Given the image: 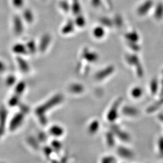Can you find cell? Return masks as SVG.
I'll return each instance as SVG.
<instances>
[{
    "mask_svg": "<svg viewBox=\"0 0 163 163\" xmlns=\"http://www.w3.org/2000/svg\"><path fill=\"white\" fill-rule=\"evenodd\" d=\"M122 102V99H119L117 101H116L113 106H112L111 110L109 111L108 115V120L110 121H114L117 117V112H118V108L120 106L121 103Z\"/></svg>",
    "mask_w": 163,
    "mask_h": 163,
    "instance_id": "6da1fadb",
    "label": "cell"
},
{
    "mask_svg": "<svg viewBox=\"0 0 163 163\" xmlns=\"http://www.w3.org/2000/svg\"><path fill=\"white\" fill-rule=\"evenodd\" d=\"M112 130L119 137V138L122 139V140L125 142H128L130 138L129 135L126 132L122 131L118 126H114L112 127Z\"/></svg>",
    "mask_w": 163,
    "mask_h": 163,
    "instance_id": "7a4b0ae2",
    "label": "cell"
},
{
    "mask_svg": "<svg viewBox=\"0 0 163 163\" xmlns=\"http://www.w3.org/2000/svg\"><path fill=\"white\" fill-rule=\"evenodd\" d=\"M13 26H14V32L19 35L22 32V22L19 16H15L13 20Z\"/></svg>",
    "mask_w": 163,
    "mask_h": 163,
    "instance_id": "3957f363",
    "label": "cell"
},
{
    "mask_svg": "<svg viewBox=\"0 0 163 163\" xmlns=\"http://www.w3.org/2000/svg\"><path fill=\"white\" fill-rule=\"evenodd\" d=\"M117 152L119 155L124 158L129 159V158H132L133 156V154L131 150L124 147H120L118 149Z\"/></svg>",
    "mask_w": 163,
    "mask_h": 163,
    "instance_id": "277c9868",
    "label": "cell"
},
{
    "mask_svg": "<svg viewBox=\"0 0 163 163\" xmlns=\"http://www.w3.org/2000/svg\"><path fill=\"white\" fill-rule=\"evenodd\" d=\"M123 114L128 116H136L138 114V110L131 106H125L122 109Z\"/></svg>",
    "mask_w": 163,
    "mask_h": 163,
    "instance_id": "5b68a950",
    "label": "cell"
},
{
    "mask_svg": "<svg viewBox=\"0 0 163 163\" xmlns=\"http://www.w3.org/2000/svg\"><path fill=\"white\" fill-rule=\"evenodd\" d=\"M50 42V37L49 35H45L42 38V40L40 43V49L41 50L44 51L46 47H47L49 44Z\"/></svg>",
    "mask_w": 163,
    "mask_h": 163,
    "instance_id": "8992f818",
    "label": "cell"
},
{
    "mask_svg": "<svg viewBox=\"0 0 163 163\" xmlns=\"http://www.w3.org/2000/svg\"><path fill=\"white\" fill-rule=\"evenodd\" d=\"M142 94H143V91L142 88L139 87L134 88L131 91L132 96L135 99L140 97L142 96Z\"/></svg>",
    "mask_w": 163,
    "mask_h": 163,
    "instance_id": "52a82bcc",
    "label": "cell"
},
{
    "mask_svg": "<svg viewBox=\"0 0 163 163\" xmlns=\"http://www.w3.org/2000/svg\"><path fill=\"white\" fill-rule=\"evenodd\" d=\"M13 51L18 54H25L26 52V48L24 45L18 44L15 45L13 47Z\"/></svg>",
    "mask_w": 163,
    "mask_h": 163,
    "instance_id": "ba28073f",
    "label": "cell"
},
{
    "mask_svg": "<svg viewBox=\"0 0 163 163\" xmlns=\"http://www.w3.org/2000/svg\"><path fill=\"white\" fill-rule=\"evenodd\" d=\"M163 105V99L160 100L159 101L156 102L155 104H153V105L150 106L147 110L148 112L151 113L153 112L154 111H155L156 109H158L159 108H160L162 105Z\"/></svg>",
    "mask_w": 163,
    "mask_h": 163,
    "instance_id": "9c48e42d",
    "label": "cell"
},
{
    "mask_svg": "<svg viewBox=\"0 0 163 163\" xmlns=\"http://www.w3.org/2000/svg\"><path fill=\"white\" fill-rule=\"evenodd\" d=\"M24 18L27 21V22H32L33 20V15L31 11L29 10H26L24 13Z\"/></svg>",
    "mask_w": 163,
    "mask_h": 163,
    "instance_id": "30bf717a",
    "label": "cell"
},
{
    "mask_svg": "<svg viewBox=\"0 0 163 163\" xmlns=\"http://www.w3.org/2000/svg\"><path fill=\"white\" fill-rule=\"evenodd\" d=\"M73 24H71V23H68V24H66L64 27H63V32L65 33H70V32H72V31L73 30Z\"/></svg>",
    "mask_w": 163,
    "mask_h": 163,
    "instance_id": "8fae6325",
    "label": "cell"
},
{
    "mask_svg": "<svg viewBox=\"0 0 163 163\" xmlns=\"http://www.w3.org/2000/svg\"><path fill=\"white\" fill-rule=\"evenodd\" d=\"M73 3H73V7H72L73 12L74 13L77 14V13H79L80 9V5H79L78 0H74Z\"/></svg>",
    "mask_w": 163,
    "mask_h": 163,
    "instance_id": "7c38bea8",
    "label": "cell"
},
{
    "mask_svg": "<svg viewBox=\"0 0 163 163\" xmlns=\"http://www.w3.org/2000/svg\"><path fill=\"white\" fill-rule=\"evenodd\" d=\"M13 5L16 8H20L24 4V0H12Z\"/></svg>",
    "mask_w": 163,
    "mask_h": 163,
    "instance_id": "4fadbf2b",
    "label": "cell"
},
{
    "mask_svg": "<svg viewBox=\"0 0 163 163\" xmlns=\"http://www.w3.org/2000/svg\"><path fill=\"white\" fill-rule=\"evenodd\" d=\"M157 88H158L157 82L156 80H153L152 82L151 85H150V90H151V92H152V94H154L156 92Z\"/></svg>",
    "mask_w": 163,
    "mask_h": 163,
    "instance_id": "5bb4252c",
    "label": "cell"
},
{
    "mask_svg": "<svg viewBox=\"0 0 163 163\" xmlns=\"http://www.w3.org/2000/svg\"><path fill=\"white\" fill-rule=\"evenodd\" d=\"M18 62L21 65H20V67L23 69H27V67H28V65H27V62L25 61V60L24 59H21L20 58H18Z\"/></svg>",
    "mask_w": 163,
    "mask_h": 163,
    "instance_id": "9a60e30c",
    "label": "cell"
},
{
    "mask_svg": "<svg viewBox=\"0 0 163 163\" xmlns=\"http://www.w3.org/2000/svg\"><path fill=\"white\" fill-rule=\"evenodd\" d=\"M76 24L80 27L83 26L85 24L84 18L83 16H81V17H79V18H77V20L76 21Z\"/></svg>",
    "mask_w": 163,
    "mask_h": 163,
    "instance_id": "2e32d148",
    "label": "cell"
},
{
    "mask_svg": "<svg viewBox=\"0 0 163 163\" xmlns=\"http://www.w3.org/2000/svg\"><path fill=\"white\" fill-rule=\"evenodd\" d=\"M94 34L96 37H101L103 34V30L99 28L95 29L94 30Z\"/></svg>",
    "mask_w": 163,
    "mask_h": 163,
    "instance_id": "e0dca14e",
    "label": "cell"
},
{
    "mask_svg": "<svg viewBox=\"0 0 163 163\" xmlns=\"http://www.w3.org/2000/svg\"><path fill=\"white\" fill-rule=\"evenodd\" d=\"M107 141H108V143L110 145V146H112L114 144V139L113 138V136L112 134H109L107 136Z\"/></svg>",
    "mask_w": 163,
    "mask_h": 163,
    "instance_id": "ac0fdd59",
    "label": "cell"
},
{
    "mask_svg": "<svg viewBox=\"0 0 163 163\" xmlns=\"http://www.w3.org/2000/svg\"><path fill=\"white\" fill-rule=\"evenodd\" d=\"M158 148L159 152L161 153L163 152V136L161 137L158 140Z\"/></svg>",
    "mask_w": 163,
    "mask_h": 163,
    "instance_id": "d6986e66",
    "label": "cell"
},
{
    "mask_svg": "<svg viewBox=\"0 0 163 163\" xmlns=\"http://www.w3.org/2000/svg\"><path fill=\"white\" fill-rule=\"evenodd\" d=\"M66 6H69L68 4L66 3V2H65V1L61 2L60 7H61V8L63 10H64V11H68V9L66 7H65Z\"/></svg>",
    "mask_w": 163,
    "mask_h": 163,
    "instance_id": "ffe728a7",
    "label": "cell"
},
{
    "mask_svg": "<svg viewBox=\"0 0 163 163\" xmlns=\"http://www.w3.org/2000/svg\"><path fill=\"white\" fill-rule=\"evenodd\" d=\"M114 161V159L113 158H105L103 161V163H112Z\"/></svg>",
    "mask_w": 163,
    "mask_h": 163,
    "instance_id": "44dd1931",
    "label": "cell"
},
{
    "mask_svg": "<svg viewBox=\"0 0 163 163\" xmlns=\"http://www.w3.org/2000/svg\"><path fill=\"white\" fill-rule=\"evenodd\" d=\"M4 68V66L3 63L1 62H0V71H1L2 69H3Z\"/></svg>",
    "mask_w": 163,
    "mask_h": 163,
    "instance_id": "7402d4cb",
    "label": "cell"
},
{
    "mask_svg": "<svg viewBox=\"0 0 163 163\" xmlns=\"http://www.w3.org/2000/svg\"><path fill=\"white\" fill-rule=\"evenodd\" d=\"M159 119L163 122V114L159 115Z\"/></svg>",
    "mask_w": 163,
    "mask_h": 163,
    "instance_id": "603a6c76",
    "label": "cell"
},
{
    "mask_svg": "<svg viewBox=\"0 0 163 163\" xmlns=\"http://www.w3.org/2000/svg\"><path fill=\"white\" fill-rule=\"evenodd\" d=\"M161 157H162V158H163V152H161Z\"/></svg>",
    "mask_w": 163,
    "mask_h": 163,
    "instance_id": "cb8c5ba5",
    "label": "cell"
}]
</instances>
